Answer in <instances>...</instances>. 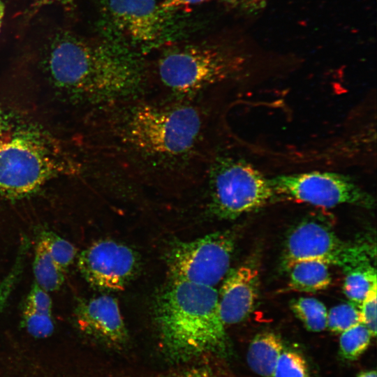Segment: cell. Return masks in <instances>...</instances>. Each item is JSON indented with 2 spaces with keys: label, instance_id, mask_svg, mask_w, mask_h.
I'll use <instances>...</instances> for the list:
<instances>
[{
  "label": "cell",
  "instance_id": "1",
  "mask_svg": "<svg viewBox=\"0 0 377 377\" xmlns=\"http://www.w3.org/2000/svg\"><path fill=\"white\" fill-rule=\"evenodd\" d=\"M210 99L179 101L147 93L93 109L88 149L114 184L198 186L215 146Z\"/></svg>",
  "mask_w": 377,
  "mask_h": 377
},
{
  "label": "cell",
  "instance_id": "2",
  "mask_svg": "<svg viewBox=\"0 0 377 377\" xmlns=\"http://www.w3.org/2000/svg\"><path fill=\"white\" fill-rule=\"evenodd\" d=\"M43 65L54 84L91 110L150 91L142 62L117 45L62 34L50 44Z\"/></svg>",
  "mask_w": 377,
  "mask_h": 377
},
{
  "label": "cell",
  "instance_id": "3",
  "mask_svg": "<svg viewBox=\"0 0 377 377\" xmlns=\"http://www.w3.org/2000/svg\"><path fill=\"white\" fill-rule=\"evenodd\" d=\"M154 314L161 343L171 357L188 360L227 353L226 325L214 287L173 281L158 297Z\"/></svg>",
  "mask_w": 377,
  "mask_h": 377
},
{
  "label": "cell",
  "instance_id": "4",
  "mask_svg": "<svg viewBox=\"0 0 377 377\" xmlns=\"http://www.w3.org/2000/svg\"><path fill=\"white\" fill-rule=\"evenodd\" d=\"M244 56L216 46H187L163 54L156 64L158 89L150 92L179 101L211 96L214 88L237 78Z\"/></svg>",
  "mask_w": 377,
  "mask_h": 377
},
{
  "label": "cell",
  "instance_id": "5",
  "mask_svg": "<svg viewBox=\"0 0 377 377\" xmlns=\"http://www.w3.org/2000/svg\"><path fill=\"white\" fill-rule=\"evenodd\" d=\"M0 113V195H28L64 168L47 137Z\"/></svg>",
  "mask_w": 377,
  "mask_h": 377
},
{
  "label": "cell",
  "instance_id": "6",
  "mask_svg": "<svg viewBox=\"0 0 377 377\" xmlns=\"http://www.w3.org/2000/svg\"><path fill=\"white\" fill-rule=\"evenodd\" d=\"M200 185L207 188L209 212L219 219H235L264 207L276 195L270 179L216 145Z\"/></svg>",
  "mask_w": 377,
  "mask_h": 377
},
{
  "label": "cell",
  "instance_id": "7",
  "mask_svg": "<svg viewBox=\"0 0 377 377\" xmlns=\"http://www.w3.org/2000/svg\"><path fill=\"white\" fill-rule=\"evenodd\" d=\"M235 245V236L229 230L175 241L166 256L171 276L174 281L214 287L230 270Z\"/></svg>",
  "mask_w": 377,
  "mask_h": 377
},
{
  "label": "cell",
  "instance_id": "8",
  "mask_svg": "<svg viewBox=\"0 0 377 377\" xmlns=\"http://www.w3.org/2000/svg\"><path fill=\"white\" fill-rule=\"evenodd\" d=\"M276 195L320 207L342 204L371 208L373 197L350 177L332 172L311 171L270 179Z\"/></svg>",
  "mask_w": 377,
  "mask_h": 377
},
{
  "label": "cell",
  "instance_id": "9",
  "mask_svg": "<svg viewBox=\"0 0 377 377\" xmlns=\"http://www.w3.org/2000/svg\"><path fill=\"white\" fill-rule=\"evenodd\" d=\"M370 249L341 239L325 226L309 221L297 226L285 243L283 264L287 268L302 260H316L337 265L344 271L370 263Z\"/></svg>",
  "mask_w": 377,
  "mask_h": 377
},
{
  "label": "cell",
  "instance_id": "10",
  "mask_svg": "<svg viewBox=\"0 0 377 377\" xmlns=\"http://www.w3.org/2000/svg\"><path fill=\"white\" fill-rule=\"evenodd\" d=\"M136 252L127 245L112 239L93 243L82 251L77 266L91 286L108 290H122L139 267Z\"/></svg>",
  "mask_w": 377,
  "mask_h": 377
},
{
  "label": "cell",
  "instance_id": "11",
  "mask_svg": "<svg viewBox=\"0 0 377 377\" xmlns=\"http://www.w3.org/2000/svg\"><path fill=\"white\" fill-rule=\"evenodd\" d=\"M107 7L117 29L137 43L154 45L168 36V13L156 0H107Z\"/></svg>",
  "mask_w": 377,
  "mask_h": 377
},
{
  "label": "cell",
  "instance_id": "12",
  "mask_svg": "<svg viewBox=\"0 0 377 377\" xmlns=\"http://www.w3.org/2000/svg\"><path fill=\"white\" fill-rule=\"evenodd\" d=\"M76 322L85 333L114 346L124 345L128 332L117 300L103 295L79 302Z\"/></svg>",
  "mask_w": 377,
  "mask_h": 377
},
{
  "label": "cell",
  "instance_id": "13",
  "mask_svg": "<svg viewBox=\"0 0 377 377\" xmlns=\"http://www.w3.org/2000/svg\"><path fill=\"white\" fill-rule=\"evenodd\" d=\"M258 272L253 265L244 264L228 271L219 294L225 325L239 323L249 316L258 297Z\"/></svg>",
  "mask_w": 377,
  "mask_h": 377
},
{
  "label": "cell",
  "instance_id": "14",
  "mask_svg": "<svg viewBox=\"0 0 377 377\" xmlns=\"http://www.w3.org/2000/svg\"><path fill=\"white\" fill-rule=\"evenodd\" d=\"M330 265L316 260H298L287 267L289 271V290L316 293L327 289L332 278Z\"/></svg>",
  "mask_w": 377,
  "mask_h": 377
},
{
  "label": "cell",
  "instance_id": "15",
  "mask_svg": "<svg viewBox=\"0 0 377 377\" xmlns=\"http://www.w3.org/2000/svg\"><path fill=\"white\" fill-rule=\"evenodd\" d=\"M284 350L281 338L272 332L258 334L249 344L246 360L251 369L262 377H272Z\"/></svg>",
  "mask_w": 377,
  "mask_h": 377
},
{
  "label": "cell",
  "instance_id": "16",
  "mask_svg": "<svg viewBox=\"0 0 377 377\" xmlns=\"http://www.w3.org/2000/svg\"><path fill=\"white\" fill-rule=\"evenodd\" d=\"M33 271L35 282L48 293L59 289L65 280L66 271L54 262L40 237L35 248Z\"/></svg>",
  "mask_w": 377,
  "mask_h": 377
},
{
  "label": "cell",
  "instance_id": "17",
  "mask_svg": "<svg viewBox=\"0 0 377 377\" xmlns=\"http://www.w3.org/2000/svg\"><path fill=\"white\" fill-rule=\"evenodd\" d=\"M343 293L350 303L359 307L372 286L377 283L376 270L370 263L345 271Z\"/></svg>",
  "mask_w": 377,
  "mask_h": 377
},
{
  "label": "cell",
  "instance_id": "18",
  "mask_svg": "<svg viewBox=\"0 0 377 377\" xmlns=\"http://www.w3.org/2000/svg\"><path fill=\"white\" fill-rule=\"evenodd\" d=\"M290 308L308 330L318 332L327 328V310L320 300L300 297L291 302Z\"/></svg>",
  "mask_w": 377,
  "mask_h": 377
},
{
  "label": "cell",
  "instance_id": "19",
  "mask_svg": "<svg viewBox=\"0 0 377 377\" xmlns=\"http://www.w3.org/2000/svg\"><path fill=\"white\" fill-rule=\"evenodd\" d=\"M372 335L362 323H358L341 333L339 350L348 360H355L362 355L369 346Z\"/></svg>",
  "mask_w": 377,
  "mask_h": 377
},
{
  "label": "cell",
  "instance_id": "20",
  "mask_svg": "<svg viewBox=\"0 0 377 377\" xmlns=\"http://www.w3.org/2000/svg\"><path fill=\"white\" fill-rule=\"evenodd\" d=\"M39 237L45 243L54 262L66 271L73 263L76 255V249L74 246L68 240L52 231H43Z\"/></svg>",
  "mask_w": 377,
  "mask_h": 377
},
{
  "label": "cell",
  "instance_id": "21",
  "mask_svg": "<svg viewBox=\"0 0 377 377\" xmlns=\"http://www.w3.org/2000/svg\"><path fill=\"white\" fill-rule=\"evenodd\" d=\"M360 323L359 309L350 302L340 304L327 311V328L332 332L341 334Z\"/></svg>",
  "mask_w": 377,
  "mask_h": 377
},
{
  "label": "cell",
  "instance_id": "22",
  "mask_svg": "<svg viewBox=\"0 0 377 377\" xmlns=\"http://www.w3.org/2000/svg\"><path fill=\"white\" fill-rule=\"evenodd\" d=\"M272 377H311L304 357L291 350L281 353Z\"/></svg>",
  "mask_w": 377,
  "mask_h": 377
},
{
  "label": "cell",
  "instance_id": "23",
  "mask_svg": "<svg viewBox=\"0 0 377 377\" xmlns=\"http://www.w3.org/2000/svg\"><path fill=\"white\" fill-rule=\"evenodd\" d=\"M22 323L28 333L38 339L50 336L54 331L52 315L24 306Z\"/></svg>",
  "mask_w": 377,
  "mask_h": 377
},
{
  "label": "cell",
  "instance_id": "24",
  "mask_svg": "<svg viewBox=\"0 0 377 377\" xmlns=\"http://www.w3.org/2000/svg\"><path fill=\"white\" fill-rule=\"evenodd\" d=\"M29 247V239L24 237L20 246L15 264L8 274L0 281V313L6 306L22 273L24 262Z\"/></svg>",
  "mask_w": 377,
  "mask_h": 377
},
{
  "label": "cell",
  "instance_id": "25",
  "mask_svg": "<svg viewBox=\"0 0 377 377\" xmlns=\"http://www.w3.org/2000/svg\"><path fill=\"white\" fill-rule=\"evenodd\" d=\"M376 297L377 283L372 286L358 307L361 323L367 327L372 337L376 334Z\"/></svg>",
  "mask_w": 377,
  "mask_h": 377
},
{
  "label": "cell",
  "instance_id": "26",
  "mask_svg": "<svg viewBox=\"0 0 377 377\" xmlns=\"http://www.w3.org/2000/svg\"><path fill=\"white\" fill-rule=\"evenodd\" d=\"M24 306L51 313L52 304L49 293L34 282L27 297Z\"/></svg>",
  "mask_w": 377,
  "mask_h": 377
},
{
  "label": "cell",
  "instance_id": "27",
  "mask_svg": "<svg viewBox=\"0 0 377 377\" xmlns=\"http://www.w3.org/2000/svg\"><path fill=\"white\" fill-rule=\"evenodd\" d=\"M153 377H218L209 368L191 367Z\"/></svg>",
  "mask_w": 377,
  "mask_h": 377
},
{
  "label": "cell",
  "instance_id": "28",
  "mask_svg": "<svg viewBox=\"0 0 377 377\" xmlns=\"http://www.w3.org/2000/svg\"><path fill=\"white\" fill-rule=\"evenodd\" d=\"M228 5L240 10L251 14L263 9L267 0H221Z\"/></svg>",
  "mask_w": 377,
  "mask_h": 377
},
{
  "label": "cell",
  "instance_id": "29",
  "mask_svg": "<svg viewBox=\"0 0 377 377\" xmlns=\"http://www.w3.org/2000/svg\"><path fill=\"white\" fill-rule=\"evenodd\" d=\"M207 0H164L159 6L161 9L167 13L175 11L184 7L202 3Z\"/></svg>",
  "mask_w": 377,
  "mask_h": 377
},
{
  "label": "cell",
  "instance_id": "30",
  "mask_svg": "<svg viewBox=\"0 0 377 377\" xmlns=\"http://www.w3.org/2000/svg\"><path fill=\"white\" fill-rule=\"evenodd\" d=\"M72 0H37L36 2L34 4L35 8H40L45 5H50L52 3H68Z\"/></svg>",
  "mask_w": 377,
  "mask_h": 377
},
{
  "label": "cell",
  "instance_id": "31",
  "mask_svg": "<svg viewBox=\"0 0 377 377\" xmlns=\"http://www.w3.org/2000/svg\"><path fill=\"white\" fill-rule=\"evenodd\" d=\"M357 377H376V371L375 370L362 371Z\"/></svg>",
  "mask_w": 377,
  "mask_h": 377
},
{
  "label": "cell",
  "instance_id": "32",
  "mask_svg": "<svg viewBox=\"0 0 377 377\" xmlns=\"http://www.w3.org/2000/svg\"><path fill=\"white\" fill-rule=\"evenodd\" d=\"M3 5L2 2L0 0V27H1V20H2V18H3Z\"/></svg>",
  "mask_w": 377,
  "mask_h": 377
}]
</instances>
